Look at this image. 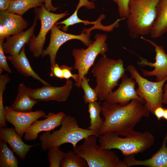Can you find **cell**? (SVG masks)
I'll list each match as a JSON object with an SVG mask.
<instances>
[{
  "label": "cell",
  "instance_id": "6da1fadb",
  "mask_svg": "<svg viewBox=\"0 0 167 167\" xmlns=\"http://www.w3.org/2000/svg\"><path fill=\"white\" fill-rule=\"evenodd\" d=\"M145 103L144 101L133 99L127 105L122 106L105 101L102 105L101 112L104 122L96 132L98 137L111 131L122 136L130 134L141 119L149 115Z\"/></svg>",
  "mask_w": 167,
  "mask_h": 167
},
{
  "label": "cell",
  "instance_id": "7a4b0ae2",
  "mask_svg": "<svg viewBox=\"0 0 167 167\" xmlns=\"http://www.w3.org/2000/svg\"><path fill=\"white\" fill-rule=\"evenodd\" d=\"M111 131L99 136V147L103 149H116L124 156L142 153L154 144V137L150 132L134 131L125 138Z\"/></svg>",
  "mask_w": 167,
  "mask_h": 167
},
{
  "label": "cell",
  "instance_id": "3957f363",
  "mask_svg": "<svg viewBox=\"0 0 167 167\" xmlns=\"http://www.w3.org/2000/svg\"><path fill=\"white\" fill-rule=\"evenodd\" d=\"M61 125L59 130L51 133L50 131H45L39 136L41 148L43 151L53 147H59L67 143L71 144L74 149L79 142L88 136L94 135L98 137L95 132L80 127L75 118L69 115L64 116Z\"/></svg>",
  "mask_w": 167,
  "mask_h": 167
},
{
  "label": "cell",
  "instance_id": "277c9868",
  "mask_svg": "<svg viewBox=\"0 0 167 167\" xmlns=\"http://www.w3.org/2000/svg\"><path fill=\"white\" fill-rule=\"evenodd\" d=\"M123 61L110 59L106 55L102 56L92 68L91 72L96 78L94 88L101 101H105L109 94L116 86L125 74Z\"/></svg>",
  "mask_w": 167,
  "mask_h": 167
},
{
  "label": "cell",
  "instance_id": "5b68a950",
  "mask_svg": "<svg viewBox=\"0 0 167 167\" xmlns=\"http://www.w3.org/2000/svg\"><path fill=\"white\" fill-rule=\"evenodd\" d=\"M160 0H131L127 18L129 34L137 38L150 34L155 22Z\"/></svg>",
  "mask_w": 167,
  "mask_h": 167
},
{
  "label": "cell",
  "instance_id": "8992f818",
  "mask_svg": "<svg viewBox=\"0 0 167 167\" xmlns=\"http://www.w3.org/2000/svg\"><path fill=\"white\" fill-rule=\"evenodd\" d=\"M97 137L91 135L73 151L87 161L88 167H126L123 161L110 149H103L97 143Z\"/></svg>",
  "mask_w": 167,
  "mask_h": 167
},
{
  "label": "cell",
  "instance_id": "52a82bcc",
  "mask_svg": "<svg viewBox=\"0 0 167 167\" xmlns=\"http://www.w3.org/2000/svg\"><path fill=\"white\" fill-rule=\"evenodd\" d=\"M107 38L105 34H97L95 36V41L87 48H75L73 50L72 55L75 60L73 69L77 70L78 72V80L75 84L76 87H80L83 77L88 73L98 55H105L108 50L106 43Z\"/></svg>",
  "mask_w": 167,
  "mask_h": 167
},
{
  "label": "cell",
  "instance_id": "ba28073f",
  "mask_svg": "<svg viewBox=\"0 0 167 167\" xmlns=\"http://www.w3.org/2000/svg\"><path fill=\"white\" fill-rule=\"evenodd\" d=\"M126 70L138 85L136 89L138 95L145 101V107L153 113L156 108L162 106L163 86L167 77L160 81L152 82L140 75L132 65L128 66Z\"/></svg>",
  "mask_w": 167,
  "mask_h": 167
},
{
  "label": "cell",
  "instance_id": "9c48e42d",
  "mask_svg": "<svg viewBox=\"0 0 167 167\" xmlns=\"http://www.w3.org/2000/svg\"><path fill=\"white\" fill-rule=\"evenodd\" d=\"M36 16L40 20L41 28L38 35H34L28 43V49L36 58L41 56L43 51L46 36L48 32L57 21L68 15L67 11L60 14H55L48 11L44 4L41 7L34 8Z\"/></svg>",
  "mask_w": 167,
  "mask_h": 167
},
{
  "label": "cell",
  "instance_id": "30bf717a",
  "mask_svg": "<svg viewBox=\"0 0 167 167\" xmlns=\"http://www.w3.org/2000/svg\"><path fill=\"white\" fill-rule=\"evenodd\" d=\"M60 26L55 24L50 31L49 44L47 48L43 50L41 56L43 58L47 55L49 57L50 66L56 63L57 52L60 47L65 42L72 39L79 40L86 46H88L93 42L90 39V32L95 29H99L98 25L95 24L94 26L88 29L84 28L79 35L67 33L60 29Z\"/></svg>",
  "mask_w": 167,
  "mask_h": 167
},
{
  "label": "cell",
  "instance_id": "8fae6325",
  "mask_svg": "<svg viewBox=\"0 0 167 167\" xmlns=\"http://www.w3.org/2000/svg\"><path fill=\"white\" fill-rule=\"evenodd\" d=\"M141 39L150 43L155 48L156 52L155 62L152 63L143 57L139 56V61L137 62V64L140 66H146L154 67V70L151 71H147L140 68L144 76H155L156 81L162 80L167 77V54L165 51L164 47L159 45L155 42L149 39L141 36Z\"/></svg>",
  "mask_w": 167,
  "mask_h": 167
},
{
  "label": "cell",
  "instance_id": "7c38bea8",
  "mask_svg": "<svg viewBox=\"0 0 167 167\" xmlns=\"http://www.w3.org/2000/svg\"><path fill=\"white\" fill-rule=\"evenodd\" d=\"M4 109L6 121L14 126L16 132L21 137L34 122L46 116L45 113L41 110L23 112L14 110L8 106H4Z\"/></svg>",
  "mask_w": 167,
  "mask_h": 167
},
{
  "label": "cell",
  "instance_id": "4fadbf2b",
  "mask_svg": "<svg viewBox=\"0 0 167 167\" xmlns=\"http://www.w3.org/2000/svg\"><path fill=\"white\" fill-rule=\"evenodd\" d=\"M73 87V82L68 79L65 84L62 86L44 85L40 88L31 89L29 96L31 99L38 101H65L69 96Z\"/></svg>",
  "mask_w": 167,
  "mask_h": 167
},
{
  "label": "cell",
  "instance_id": "5bb4252c",
  "mask_svg": "<svg viewBox=\"0 0 167 167\" xmlns=\"http://www.w3.org/2000/svg\"><path fill=\"white\" fill-rule=\"evenodd\" d=\"M121 79V82L118 85V88L110 92L105 101L125 106L133 99L144 101L138 95L135 89L136 82L133 79L124 74Z\"/></svg>",
  "mask_w": 167,
  "mask_h": 167
},
{
  "label": "cell",
  "instance_id": "9a60e30c",
  "mask_svg": "<svg viewBox=\"0 0 167 167\" xmlns=\"http://www.w3.org/2000/svg\"><path fill=\"white\" fill-rule=\"evenodd\" d=\"M66 115L62 111L57 113L49 112L45 119L37 120L30 126L24 133V139L29 141L36 140L40 132L54 130L61 124L63 118Z\"/></svg>",
  "mask_w": 167,
  "mask_h": 167
},
{
  "label": "cell",
  "instance_id": "2e32d148",
  "mask_svg": "<svg viewBox=\"0 0 167 167\" xmlns=\"http://www.w3.org/2000/svg\"><path fill=\"white\" fill-rule=\"evenodd\" d=\"M37 17H35L32 26L25 31H23L17 34L9 36L6 39V41L2 44V48L5 54L12 56L18 55L23 47L29 43L34 34V31L37 24Z\"/></svg>",
  "mask_w": 167,
  "mask_h": 167
},
{
  "label": "cell",
  "instance_id": "e0dca14e",
  "mask_svg": "<svg viewBox=\"0 0 167 167\" xmlns=\"http://www.w3.org/2000/svg\"><path fill=\"white\" fill-rule=\"evenodd\" d=\"M167 133L164 138L161 147L150 158L143 160L135 159L136 154L125 156L123 161L127 167L141 165L149 167H167Z\"/></svg>",
  "mask_w": 167,
  "mask_h": 167
},
{
  "label": "cell",
  "instance_id": "ac0fdd59",
  "mask_svg": "<svg viewBox=\"0 0 167 167\" xmlns=\"http://www.w3.org/2000/svg\"><path fill=\"white\" fill-rule=\"evenodd\" d=\"M0 139L7 143L13 151L22 160L25 158L31 148L36 145H28L24 142L21 137L18 134L13 127H0Z\"/></svg>",
  "mask_w": 167,
  "mask_h": 167
},
{
  "label": "cell",
  "instance_id": "d6986e66",
  "mask_svg": "<svg viewBox=\"0 0 167 167\" xmlns=\"http://www.w3.org/2000/svg\"><path fill=\"white\" fill-rule=\"evenodd\" d=\"M25 45L19 54L16 56L9 55L7 59L9 60L17 71L25 77H32L44 85H51L50 84L41 78L32 69L25 53Z\"/></svg>",
  "mask_w": 167,
  "mask_h": 167
},
{
  "label": "cell",
  "instance_id": "ffe728a7",
  "mask_svg": "<svg viewBox=\"0 0 167 167\" xmlns=\"http://www.w3.org/2000/svg\"><path fill=\"white\" fill-rule=\"evenodd\" d=\"M0 24L5 27L11 36L23 31L27 28L28 23L22 16L6 11H0Z\"/></svg>",
  "mask_w": 167,
  "mask_h": 167
},
{
  "label": "cell",
  "instance_id": "44dd1931",
  "mask_svg": "<svg viewBox=\"0 0 167 167\" xmlns=\"http://www.w3.org/2000/svg\"><path fill=\"white\" fill-rule=\"evenodd\" d=\"M31 88L20 83L18 87V93L14 102L10 106L13 110L19 112L32 111L33 106L38 101L31 99L29 94Z\"/></svg>",
  "mask_w": 167,
  "mask_h": 167
},
{
  "label": "cell",
  "instance_id": "7402d4cb",
  "mask_svg": "<svg viewBox=\"0 0 167 167\" xmlns=\"http://www.w3.org/2000/svg\"><path fill=\"white\" fill-rule=\"evenodd\" d=\"M167 32V0H160L156 17L150 34L152 38L160 37Z\"/></svg>",
  "mask_w": 167,
  "mask_h": 167
},
{
  "label": "cell",
  "instance_id": "603a6c76",
  "mask_svg": "<svg viewBox=\"0 0 167 167\" xmlns=\"http://www.w3.org/2000/svg\"><path fill=\"white\" fill-rule=\"evenodd\" d=\"M44 3V0H12L7 12L15 13L22 16L32 8L41 7Z\"/></svg>",
  "mask_w": 167,
  "mask_h": 167
},
{
  "label": "cell",
  "instance_id": "cb8c5ba5",
  "mask_svg": "<svg viewBox=\"0 0 167 167\" xmlns=\"http://www.w3.org/2000/svg\"><path fill=\"white\" fill-rule=\"evenodd\" d=\"M102 109L100 101H96L88 104V112L90 120V125L88 129L96 133L102 125L104 120L100 116Z\"/></svg>",
  "mask_w": 167,
  "mask_h": 167
},
{
  "label": "cell",
  "instance_id": "d4e9b609",
  "mask_svg": "<svg viewBox=\"0 0 167 167\" xmlns=\"http://www.w3.org/2000/svg\"><path fill=\"white\" fill-rule=\"evenodd\" d=\"M85 6L87 8L93 9L95 8L94 3L88 0H79V2L76 7V9L73 14L67 19L61 22L56 23L57 25L59 24H64L62 27V30L64 32L67 31L68 28L75 24L83 23L86 24L87 21L84 20L79 19L77 15V12L79 9L82 6Z\"/></svg>",
  "mask_w": 167,
  "mask_h": 167
},
{
  "label": "cell",
  "instance_id": "484cf974",
  "mask_svg": "<svg viewBox=\"0 0 167 167\" xmlns=\"http://www.w3.org/2000/svg\"><path fill=\"white\" fill-rule=\"evenodd\" d=\"M6 143L3 140H0V167H17L18 160Z\"/></svg>",
  "mask_w": 167,
  "mask_h": 167
},
{
  "label": "cell",
  "instance_id": "4316f807",
  "mask_svg": "<svg viewBox=\"0 0 167 167\" xmlns=\"http://www.w3.org/2000/svg\"><path fill=\"white\" fill-rule=\"evenodd\" d=\"M61 167H88L86 160L76 154L74 151L69 150L66 153L62 161Z\"/></svg>",
  "mask_w": 167,
  "mask_h": 167
},
{
  "label": "cell",
  "instance_id": "83f0119b",
  "mask_svg": "<svg viewBox=\"0 0 167 167\" xmlns=\"http://www.w3.org/2000/svg\"><path fill=\"white\" fill-rule=\"evenodd\" d=\"M89 79L86 78V75L84 76L82 79L80 86L84 92L83 98L86 104L93 102L98 99L96 91L89 85Z\"/></svg>",
  "mask_w": 167,
  "mask_h": 167
},
{
  "label": "cell",
  "instance_id": "f1b7e54d",
  "mask_svg": "<svg viewBox=\"0 0 167 167\" xmlns=\"http://www.w3.org/2000/svg\"><path fill=\"white\" fill-rule=\"evenodd\" d=\"M48 150V161L49 162V167H60L61 163L65 156L66 153L61 151L58 146L53 147Z\"/></svg>",
  "mask_w": 167,
  "mask_h": 167
},
{
  "label": "cell",
  "instance_id": "f546056e",
  "mask_svg": "<svg viewBox=\"0 0 167 167\" xmlns=\"http://www.w3.org/2000/svg\"><path fill=\"white\" fill-rule=\"evenodd\" d=\"M111 0L117 4L120 16L127 18L129 15L130 5L131 0Z\"/></svg>",
  "mask_w": 167,
  "mask_h": 167
},
{
  "label": "cell",
  "instance_id": "4dcf8cb0",
  "mask_svg": "<svg viewBox=\"0 0 167 167\" xmlns=\"http://www.w3.org/2000/svg\"><path fill=\"white\" fill-rule=\"evenodd\" d=\"M2 43L0 42V69L11 74L12 72V70L9 67L7 62L6 57L5 56L3 49Z\"/></svg>",
  "mask_w": 167,
  "mask_h": 167
},
{
  "label": "cell",
  "instance_id": "1f68e13d",
  "mask_svg": "<svg viewBox=\"0 0 167 167\" xmlns=\"http://www.w3.org/2000/svg\"><path fill=\"white\" fill-rule=\"evenodd\" d=\"M63 72L64 79H68L71 78L73 79L76 82L78 79V74H73L71 72L72 67L66 65L60 66Z\"/></svg>",
  "mask_w": 167,
  "mask_h": 167
},
{
  "label": "cell",
  "instance_id": "d6a6232c",
  "mask_svg": "<svg viewBox=\"0 0 167 167\" xmlns=\"http://www.w3.org/2000/svg\"><path fill=\"white\" fill-rule=\"evenodd\" d=\"M50 66L49 76L51 77H55L61 79H64L62 70L57 63H55Z\"/></svg>",
  "mask_w": 167,
  "mask_h": 167
},
{
  "label": "cell",
  "instance_id": "836d02e7",
  "mask_svg": "<svg viewBox=\"0 0 167 167\" xmlns=\"http://www.w3.org/2000/svg\"><path fill=\"white\" fill-rule=\"evenodd\" d=\"M10 36L6 28L0 24V42L3 43L5 38Z\"/></svg>",
  "mask_w": 167,
  "mask_h": 167
},
{
  "label": "cell",
  "instance_id": "e575fe53",
  "mask_svg": "<svg viewBox=\"0 0 167 167\" xmlns=\"http://www.w3.org/2000/svg\"><path fill=\"white\" fill-rule=\"evenodd\" d=\"M164 110V109L162 106H158L155 109L153 114L155 115L158 120H160L163 118Z\"/></svg>",
  "mask_w": 167,
  "mask_h": 167
},
{
  "label": "cell",
  "instance_id": "d590c367",
  "mask_svg": "<svg viewBox=\"0 0 167 167\" xmlns=\"http://www.w3.org/2000/svg\"><path fill=\"white\" fill-rule=\"evenodd\" d=\"M52 0H44V6L45 8L49 11H54L57 10L58 7H55L52 5Z\"/></svg>",
  "mask_w": 167,
  "mask_h": 167
},
{
  "label": "cell",
  "instance_id": "8d00e7d4",
  "mask_svg": "<svg viewBox=\"0 0 167 167\" xmlns=\"http://www.w3.org/2000/svg\"><path fill=\"white\" fill-rule=\"evenodd\" d=\"M12 0H0V11H6Z\"/></svg>",
  "mask_w": 167,
  "mask_h": 167
},
{
  "label": "cell",
  "instance_id": "74e56055",
  "mask_svg": "<svg viewBox=\"0 0 167 167\" xmlns=\"http://www.w3.org/2000/svg\"><path fill=\"white\" fill-rule=\"evenodd\" d=\"M163 89L164 92L163 95L162 103L167 104V82L165 85Z\"/></svg>",
  "mask_w": 167,
  "mask_h": 167
},
{
  "label": "cell",
  "instance_id": "f35d334b",
  "mask_svg": "<svg viewBox=\"0 0 167 167\" xmlns=\"http://www.w3.org/2000/svg\"><path fill=\"white\" fill-rule=\"evenodd\" d=\"M163 118L167 120V108L164 109Z\"/></svg>",
  "mask_w": 167,
  "mask_h": 167
}]
</instances>
